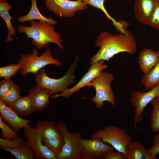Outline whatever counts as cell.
<instances>
[{"instance_id": "d6a6232c", "label": "cell", "mask_w": 159, "mask_h": 159, "mask_svg": "<svg viewBox=\"0 0 159 159\" xmlns=\"http://www.w3.org/2000/svg\"><path fill=\"white\" fill-rule=\"evenodd\" d=\"M14 82L10 79H4L0 82V98L5 96L8 92Z\"/></svg>"}, {"instance_id": "d6986e66", "label": "cell", "mask_w": 159, "mask_h": 159, "mask_svg": "<svg viewBox=\"0 0 159 159\" xmlns=\"http://www.w3.org/2000/svg\"><path fill=\"white\" fill-rule=\"evenodd\" d=\"M31 0V6L30 11L25 15L18 17L17 18L18 22L23 23L27 21L37 20L52 25L57 24V21L51 17H46L41 14L37 7V0Z\"/></svg>"}, {"instance_id": "cb8c5ba5", "label": "cell", "mask_w": 159, "mask_h": 159, "mask_svg": "<svg viewBox=\"0 0 159 159\" xmlns=\"http://www.w3.org/2000/svg\"><path fill=\"white\" fill-rule=\"evenodd\" d=\"M153 106L150 117V128L153 132L159 131V96L150 103Z\"/></svg>"}, {"instance_id": "484cf974", "label": "cell", "mask_w": 159, "mask_h": 159, "mask_svg": "<svg viewBox=\"0 0 159 159\" xmlns=\"http://www.w3.org/2000/svg\"><path fill=\"white\" fill-rule=\"evenodd\" d=\"M20 92L19 86L14 83L7 94L3 97L0 98V101L9 106L21 97Z\"/></svg>"}, {"instance_id": "3957f363", "label": "cell", "mask_w": 159, "mask_h": 159, "mask_svg": "<svg viewBox=\"0 0 159 159\" xmlns=\"http://www.w3.org/2000/svg\"><path fill=\"white\" fill-rule=\"evenodd\" d=\"M17 63L21 65L20 72L22 76L29 73L35 75L41 69L49 64H54L58 67L62 65L58 59L54 58L51 51L48 48L40 56H39L37 49L34 48L31 53H22Z\"/></svg>"}, {"instance_id": "2e32d148", "label": "cell", "mask_w": 159, "mask_h": 159, "mask_svg": "<svg viewBox=\"0 0 159 159\" xmlns=\"http://www.w3.org/2000/svg\"><path fill=\"white\" fill-rule=\"evenodd\" d=\"M158 54L149 49H144L140 53L138 62L140 68L144 74L148 73L156 64Z\"/></svg>"}, {"instance_id": "e575fe53", "label": "cell", "mask_w": 159, "mask_h": 159, "mask_svg": "<svg viewBox=\"0 0 159 159\" xmlns=\"http://www.w3.org/2000/svg\"><path fill=\"white\" fill-rule=\"evenodd\" d=\"M9 0H0V2L6 1Z\"/></svg>"}, {"instance_id": "603a6c76", "label": "cell", "mask_w": 159, "mask_h": 159, "mask_svg": "<svg viewBox=\"0 0 159 159\" xmlns=\"http://www.w3.org/2000/svg\"><path fill=\"white\" fill-rule=\"evenodd\" d=\"M0 148L9 152L17 159H33L35 155L33 150L26 142L24 144L14 149L2 147Z\"/></svg>"}, {"instance_id": "e0dca14e", "label": "cell", "mask_w": 159, "mask_h": 159, "mask_svg": "<svg viewBox=\"0 0 159 159\" xmlns=\"http://www.w3.org/2000/svg\"><path fill=\"white\" fill-rule=\"evenodd\" d=\"M9 106L20 116H27L35 112L32 100L29 94L21 96Z\"/></svg>"}, {"instance_id": "83f0119b", "label": "cell", "mask_w": 159, "mask_h": 159, "mask_svg": "<svg viewBox=\"0 0 159 159\" xmlns=\"http://www.w3.org/2000/svg\"><path fill=\"white\" fill-rule=\"evenodd\" d=\"M0 128L1 130V138L6 140H11L18 137L17 133L3 121L0 116Z\"/></svg>"}, {"instance_id": "4316f807", "label": "cell", "mask_w": 159, "mask_h": 159, "mask_svg": "<svg viewBox=\"0 0 159 159\" xmlns=\"http://www.w3.org/2000/svg\"><path fill=\"white\" fill-rule=\"evenodd\" d=\"M21 68V65L18 63L0 67V77L4 79H10L20 70Z\"/></svg>"}, {"instance_id": "f546056e", "label": "cell", "mask_w": 159, "mask_h": 159, "mask_svg": "<svg viewBox=\"0 0 159 159\" xmlns=\"http://www.w3.org/2000/svg\"><path fill=\"white\" fill-rule=\"evenodd\" d=\"M26 143L22 138L18 137L11 140H7L0 138V146L10 149L17 148Z\"/></svg>"}, {"instance_id": "4fadbf2b", "label": "cell", "mask_w": 159, "mask_h": 159, "mask_svg": "<svg viewBox=\"0 0 159 159\" xmlns=\"http://www.w3.org/2000/svg\"><path fill=\"white\" fill-rule=\"evenodd\" d=\"M156 0H135L133 11L135 18L140 23L148 25L155 6Z\"/></svg>"}, {"instance_id": "f1b7e54d", "label": "cell", "mask_w": 159, "mask_h": 159, "mask_svg": "<svg viewBox=\"0 0 159 159\" xmlns=\"http://www.w3.org/2000/svg\"><path fill=\"white\" fill-rule=\"evenodd\" d=\"M87 5L92 6L102 11L105 14L107 19L111 20L113 23L116 21L108 14L104 6V3L106 0H80Z\"/></svg>"}, {"instance_id": "836d02e7", "label": "cell", "mask_w": 159, "mask_h": 159, "mask_svg": "<svg viewBox=\"0 0 159 159\" xmlns=\"http://www.w3.org/2000/svg\"><path fill=\"white\" fill-rule=\"evenodd\" d=\"M104 159H126L125 154L121 152L117 151H110L106 154L104 156Z\"/></svg>"}, {"instance_id": "ffe728a7", "label": "cell", "mask_w": 159, "mask_h": 159, "mask_svg": "<svg viewBox=\"0 0 159 159\" xmlns=\"http://www.w3.org/2000/svg\"><path fill=\"white\" fill-rule=\"evenodd\" d=\"M126 159H151L145 147L138 142H131L127 148Z\"/></svg>"}, {"instance_id": "5b68a950", "label": "cell", "mask_w": 159, "mask_h": 159, "mask_svg": "<svg viewBox=\"0 0 159 159\" xmlns=\"http://www.w3.org/2000/svg\"><path fill=\"white\" fill-rule=\"evenodd\" d=\"M100 138L103 141L111 145L117 151L123 153L126 159L127 147L131 140L130 135L125 130L110 125L94 133L90 138Z\"/></svg>"}, {"instance_id": "44dd1931", "label": "cell", "mask_w": 159, "mask_h": 159, "mask_svg": "<svg viewBox=\"0 0 159 159\" xmlns=\"http://www.w3.org/2000/svg\"><path fill=\"white\" fill-rule=\"evenodd\" d=\"M12 9V7L6 1L0 2V15L5 21L8 30V36L6 42H11L13 39L11 36L15 35L16 30L12 26L11 20L13 18L9 14V11Z\"/></svg>"}, {"instance_id": "d4e9b609", "label": "cell", "mask_w": 159, "mask_h": 159, "mask_svg": "<svg viewBox=\"0 0 159 159\" xmlns=\"http://www.w3.org/2000/svg\"><path fill=\"white\" fill-rule=\"evenodd\" d=\"M42 141L44 145L57 156L61 152L64 143L63 138L58 137L42 139Z\"/></svg>"}, {"instance_id": "9a60e30c", "label": "cell", "mask_w": 159, "mask_h": 159, "mask_svg": "<svg viewBox=\"0 0 159 159\" xmlns=\"http://www.w3.org/2000/svg\"><path fill=\"white\" fill-rule=\"evenodd\" d=\"M29 94L32 100L35 112L48 107L50 96L51 95V91L49 89L36 85L29 90Z\"/></svg>"}, {"instance_id": "277c9868", "label": "cell", "mask_w": 159, "mask_h": 159, "mask_svg": "<svg viewBox=\"0 0 159 159\" xmlns=\"http://www.w3.org/2000/svg\"><path fill=\"white\" fill-rule=\"evenodd\" d=\"M78 58L70 66L67 72L63 76L58 79L50 77L43 68L41 69L35 76V80L37 85L50 90L51 95L61 93L68 89L71 84L75 82V76L74 74L77 68Z\"/></svg>"}, {"instance_id": "8fae6325", "label": "cell", "mask_w": 159, "mask_h": 159, "mask_svg": "<svg viewBox=\"0 0 159 159\" xmlns=\"http://www.w3.org/2000/svg\"><path fill=\"white\" fill-rule=\"evenodd\" d=\"M159 96V82L153 88L146 92L133 91L132 93L130 101L132 105L135 109L134 117V125L143 120V111L148 104L154 98Z\"/></svg>"}, {"instance_id": "5bb4252c", "label": "cell", "mask_w": 159, "mask_h": 159, "mask_svg": "<svg viewBox=\"0 0 159 159\" xmlns=\"http://www.w3.org/2000/svg\"><path fill=\"white\" fill-rule=\"evenodd\" d=\"M0 113L2 119L7 122L11 128L17 133L24 127L30 126L29 120H26L20 117L9 106L0 101Z\"/></svg>"}, {"instance_id": "9c48e42d", "label": "cell", "mask_w": 159, "mask_h": 159, "mask_svg": "<svg viewBox=\"0 0 159 159\" xmlns=\"http://www.w3.org/2000/svg\"><path fill=\"white\" fill-rule=\"evenodd\" d=\"M26 141L31 147L39 159H57V155L43 144L40 131L35 127L24 128Z\"/></svg>"}, {"instance_id": "8992f818", "label": "cell", "mask_w": 159, "mask_h": 159, "mask_svg": "<svg viewBox=\"0 0 159 159\" xmlns=\"http://www.w3.org/2000/svg\"><path fill=\"white\" fill-rule=\"evenodd\" d=\"M113 79L111 73L102 71L92 81L91 86L95 88L96 93L91 100L95 103L97 108H101L105 101L113 106L115 105V98L111 85Z\"/></svg>"}, {"instance_id": "30bf717a", "label": "cell", "mask_w": 159, "mask_h": 159, "mask_svg": "<svg viewBox=\"0 0 159 159\" xmlns=\"http://www.w3.org/2000/svg\"><path fill=\"white\" fill-rule=\"evenodd\" d=\"M82 148V159H102L107 153L113 151L111 145L104 142L100 138H82L81 140Z\"/></svg>"}, {"instance_id": "6da1fadb", "label": "cell", "mask_w": 159, "mask_h": 159, "mask_svg": "<svg viewBox=\"0 0 159 159\" xmlns=\"http://www.w3.org/2000/svg\"><path fill=\"white\" fill-rule=\"evenodd\" d=\"M95 44L100 49L90 59V64L100 60L108 61L114 55L121 52L134 54L137 50L134 37L128 31L125 33L115 34L103 32L98 37Z\"/></svg>"}, {"instance_id": "7a4b0ae2", "label": "cell", "mask_w": 159, "mask_h": 159, "mask_svg": "<svg viewBox=\"0 0 159 159\" xmlns=\"http://www.w3.org/2000/svg\"><path fill=\"white\" fill-rule=\"evenodd\" d=\"M31 25H19L17 27L20 34L25 33L28 39H32V44L37 49H42L49 43H54L62 49H64L60 34L54 30L53 25L39 21H30Z\"/></svg>"}, {"instance_id": "1f68e13d", "label": "cell", "mask_w": 159, "mask_h": 159, "mask_svg": "<svg viewBox=\"0 0 159 159\" xmlns=\"http://www.w3.org/2000/svg\"><path fill=\"white\" fill-rule=\"evenodd\" d=\"M153 142L152 147L148 149H146V151L151 159H156V155L159 153V134L153 135Z\"/></svg>"}, {"instance_id": "ac0fdd59", "label": "cell", "mask_w": 159, "mask_h": 159, "mask_svg": "<svg viewBox=\"0 0 159 159\" xmlns=\"http://www.w3.org/2000/svg\"><path fill=\"white\" fill-rule=\"evenodd\" d=\"M35 127L40 132L42 139L54 137L63 138L57 124L53 121L40 120L37 122Z\"/></svg>"}, {"instance_id": "7c38bea8", "label": "cell", "mask_w": 159, "mask_h": 159, "mask_svg": "<svg viewBox=\"0 0 159 159\" xmlns=\"http://www.w3.org/2000/svg\"><path fill=\"white\" fill-rule=\"evenodd\" d=\"M105 61H98L91 64L87 72L82 76L80 80L75 86L68 89L60 93L53 95L52 98L59 97L68 98L74 92L86 86L91 87L92 80L98 76L103 70L106 69L108 66L104 64Z\"/></svg>"}, {"instance_id": "4dcf8cb0", "label": "cell", "mask_w": 159, "mask_h": 159, "mask_svg": "<svg viewBox=\"0 0 159 159\" xmlns=\"http://www.w3.org/2000/svg\"><path fill=\"white\" fill-rule=\"evenodd\" d=\"M148 26L155 30L159 31V0H156L155 9Z\"/></svg>"}, {"instance_id": "52a82bcc", "label": "cell", "mask_w": 159, "mask_h": 159, "mask_svg": "<svg viewBox=\"0 0 159 159\" xmlns=\"http://www.w3.org/2000/svg\"><path fill=\"white\" fill-rule=\"evenodd\" d=\"M64 141L62 150L57 159H82V148L80 140L82 138L80 133L69 132L64 122L61 120L57 123Z\"/></svg>"}, {"instance_id": "ba28073f", "label": "cell", "mask_w": 159, "mask_h": 159, "mask_svg": "<svg viewBox=\"0 0 159 159\" xmlns=\"http://www.w3.org/2000/svg\"><path fill=\"white\" fill-rule=\"evenodd\" d=\"M44 4L49 10L64 18L72 17L77 11L87 8V5L80 0H44Z\"/></svg>"}, {"instance_id": "7402d4cb", "label": "cell", "mask_w": 159, "mask_h": 159, "mask_svg": "<svg viewBox=\"0 0 159 159\" xmlns=\"http://www.w3.org/2000/svg\"><path fill=\"white\" fill-rule=\"evenodd\" d=\"M158 61L151 70L148 74H144L142 77L140 82L147 90L153 88L159 82V51Z\"/></svg>"}]
</instances>
